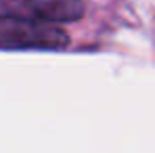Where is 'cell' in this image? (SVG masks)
<instances>
[{
    "label": "cell",
    "instance_id": "6da1fadb",
    "mask_svg": "<svg viewBox=\"0 0 155 153\" xmlns=\"http://www.w3.org/2000/svg\"><path fill=\"white\" fill-rule=\"evenodd\" d=\"M69 36L54 23L25 19L17 15L0 17V46L2 48H65Z\"/></svg>",
    "mask_w": 155,
    "mask_h": 153
},
{
    "label": "cell",
    "instance_id": "7a4b0ae2",
    "mask_svg": "<svg viewBox=\"0 0 155 153\" xmlns=\"http://www.w3.org/2000/svg\"><path fill=\"white\" fill-rule=\"evenodd\" d=\"M19 8L25 11L31 19L46 23H69L84 15L82 0H17Z\"/></svg>",
    "mask_w": 155,
    "mask_h": 153
}]
</instances>
